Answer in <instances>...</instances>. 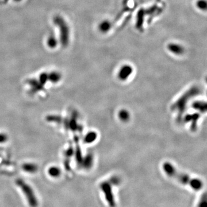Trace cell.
Here are the masks:
<instances>
[{
  "label": "cell",
  "instance_id": "cell-1",
  "mask_svg": "<svg viewBox=\"0 0 207 207\" xmlns=\"http://www.w3.org/2000/svg\"><path fill=\"white\" fill-rule=\"evenodd\" d=\"M163 169L169 177L176 180L184 185L189 186L195 190H200L203 186V184L201 180L192 178L189 175L178 171L173 165L169 162L163 163Z\"/></svg>",
  "mask_w": 207,
  "mask_h": 207
},
{
  "label": "cell",
  "instance_id": "cell-2",
  "mask_svg": "<svg viewBox=\"0 0 207 207\" xmlns=\"http://www.w3.org/2000/svg\"><path fill=\"white\" fill-rule=\"evenodd\" d=\"M16 184L24 193L30 207H38L39 201L33 189L21 179H18L16 181Z\"/></svg>",
  "mask_w": 207,
  "mask_h": 207
},
{
  "label": "cell",
  "instance_id": "cell-3",
  "mask_svg": "<svg viewBox=\"0 0 207 207\" xmlns=\"http://www.w3.org/2000/svg\"><path fill=\"white\" fill-rule=\"evenodd\" d=\"M112 182L104 181L100 185V188L104 195L105 199L109 207H116V202L113 194Z\"/></svg>",
  "mask_w": 207,
  "mask_h": 207
},
{
  "label": "cell",
  "instance_id": "cell-4",
  "mask_svg": "<svg viewBox=\"0 0 207 207\" xmlns=\"http://www.w3.org/2000/svg\"><path fill=\"white\" fill-rule=\"evenodd\" d=\"M167 48L169 51L172 54L178 55L183 54L184 51V48L182 46L174 43L169 44L167 46Z\"/></svg>",
  "mask_w": 207,
  "mask_h": 207
},
{
  "label": "cell",
  "instance_id": "cell-5",
  "mask_svg": "<svg viewBox=\"0 0 207 207\" xmlns=\"http://www.w3.org/2000/svg\"><path fill=\"white\" fill-rule=\"evenodd\" d=\"M132 72V68L130 66H124L119 73V77L121 80H125Z\"/></svg>",
  "mask_w": 207,
  "mask_h": 207
},
{
  "label": "cell",
  "instance_id": "cell-6",
  "mask_svg": "<svg viewBox=\"0 0 207 207\" xmlns=\"http://www.w3.org/2000/svg\"><path fill=\"white\" fill-rule=\"evenodd\" d=\"M111 28V24L108 20H104L99 25V29L102 33L108 32Z\"/></svg>",
  "mask_w": 207,
  "mask_h": 207
},
{
  "label": "cell",
  "instance_id": "cell-7",
  "mask_svg": "<svg viewBox=\"0 0 207 207\" xmlns=\"http://www.w3.org/2000/svg\"><path fill=\"white\" fill-rule=\"evenodd\" d=\"M145 16V12L143 10H141L137 13V20H136V26L137 28H141L143 24Z\"/></svg>",
  "mask_w": 207,
  "mask_h": 207
},
{
  "label": "cell",
  "instance_id": "cell-8",
  "mask_svg": "<svg viewBox=\"0 0 207 207\" xmlns=\"http://www.w3.org/2000/svg\"><path fill=\"white\" fill-rule=\"evenodd\" d=\"M49 174L54 177H58L60 176V171L56 167L50 168L48 170Z\"/></svg>",
  "mask_w": 207,
  "mask_h": 207
},
{
  "label": "cell",
  "instance_id": "cell-9",
  "mask_svg": "<svg viewBox=\"0 0 207 207\" xmlns=\"http://www.w3.org/2000/svg\"><path fill=\"white\" fill-rule=\"evenodd\" d=\"M197 7L202 11L206 9V1L205 0H198L196 3Z\"/></svg>",
  "mask_w": 207,
  "mask_h": 207
},
{
  "label": "cell",
  "instance_id": "cell-10",
  "mask_svg": "<svg viewBox=\"0 0 207 207\" xmlns=\"http://www.w3.org/2000/svg\"><path fill=\"white\" fill-rule=\"evenodd\" d=\"M198 207H207V200H206V195L202 196V197L201 198L198 205Z\"/></svg>",
  "mask_w": 207,
  "mask_h": 207
}]
</instances>
